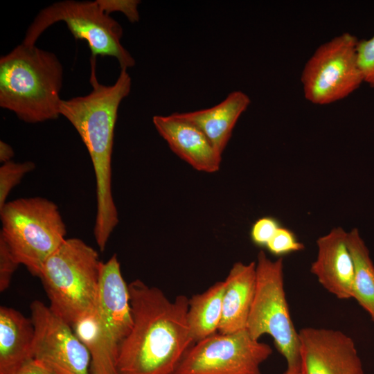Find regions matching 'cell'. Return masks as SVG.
<instances>
[{
    "label": "cell",
    "instance_id": "6da1fadb",
    "mask_svg": "<svg viewBox=\"0 0 374 374\" xmlns=\"http://www.w3.org/2000/svg\"><path fill=\"white\" fill-rule=\"evenodd\" d=\"M133 324L120 346L118 374H173L194 343L188 323L189 299L169 300L141 280L128 285Z\"/></svg>",
    "mask_w": 374,
    "mask_h": 374
},
{
    "label": "cell",
    "instance_id": "7a4b0ae2",
    "mask_svg": "<svg viewBox=\"0 0 374 374\" xmlns=\"http://www.w3.org/2000/svg\"><path fill=\"white\" fill-rule=\"evenodd\" d=\"M91 92L62 99L60 114L76 130L90 156L96 177V215L94 238L100 251L118 223L112 190V155L114 129L122 100L130 93L132 79L127 70L112 85L100 84L96 75V59H90Z\"/></svg>",
    "mask_w": 374,
    "mask_h": 374
},
{
    "label": "cell",
    "instance_id": "3957f363",
    "mask_svg": "<svg viewBox=\"0 0 374 374\" xmlns=\"http://www.w3.org/2000/svg\"><path fill=\"white\" fill-rule=\"evenodd\" d=\"M62 82L55 54L21 43L0 58V107L28 123L55 120Z\"/></svg>",
    "mask_w": 374,
    "mask_h": 374
},
{
    "label": "cell",
    "instance_id": "277c9868",
    "mask_svg": "<svg viewBox=\"0 0 374 374\" xmlns=\"http://www.w3.org/2000/svg\"><path fill=\"white\" fill-rule=\"evenodd\" d=\"M132 324L128 285L114 254L101 265L96 309L71 326L89 352L91 374H118L119 348Z\"/></svg>",
    "mask_w": 374,
    "mask_h": 374
},
{
    "label": "cell",
    "instance_id": "5b68a950",
    "mask_svg": "<svg viewBox=\"0 0 374 374\" xmlns=\"http://www.w3.org/2000/svg\"><path fill=\"white\" fill-rule=\"evenodd\" d=\"M102 262L82 240L66 239L44 262L39 278L50 309L71 326L97 305Z\"/></svg>",
    "mask_w": 374,
    "mask_h": 374
},
{
    "label": "cell",
    "instance_id": "8992f818",
    "mask_svg": "<svg viewBox=\"0 0 374 374\" xmlns=\"http://www.w3.org/2000/svg\"><path fill=\"white\" fill-rule=\"evenodd\" d=\"M0 216V238L19 264L39 277L44 262L66 240L58 206L46 198L23 197L6 202Z\"/></svg>",
    "mask_w": 374,
    "mask_h": 374
},
{
    "label": "cell",
    "instance_id": "52a82bcc",
    "mask_svg": "<svg viewBox=\"0 0 374 374\" xmlns=\"http://www.w3.org/2000/svg\"><path fill=\"white\" fill-rule=\"evenodd\" d=\"M256 283L246 329L254 339L270 335L287 362L286 372L301 371L299 333L290 316L284 288L283 258L272 260L261 250L257 256Z\"/></svg>",
    "mask_w": 374,
    "mask_h": 374
},
{
    "label": "cell",
    "instance_id": "ba28073f",
    "mask_svg": "<svg viewBox=\"0 0 374 374\" xmlns=\"http://www.w3.org/2000/svg\"><path fill=\"white\" fill-rule=\"evenodd\" d=\"M58 21L65 22L76 39L87 42L91 58L96 59L98 55L114 57L121 70L135 65L134 59L121 43L122 27L96 1L64 0L41 10L27 29L22 43L35 46L39 36Z\"/></svg>",
    "mask_w": 374,
    "mask_h": 374
},
{
    "label": "cell",
    "instance_id": "9c48e42d",
    "mask_svg": "<svg viewBox=\"0 0 374 374\" xmlns=\"http://www.w3.org/2000/svg\"><path fill=\"white\" fill-rule=\"evenodd\" d=\"M357 37L344 33L320 45L303 69V94L312 104L326 105L342 100L364 82L357 57Z\"/></svg>",
    "mask_w": 374,
    "mask_h": 374
},
{
    "label": "cell",
    "instance_id": "30bf717a",
    "mask_svg": "<svg viewBox=\"0 0 374 374\" xmlns=\"http://www.w3.org/2000/svg\"><path fill=\"white\" fill-rule=\"evenodd\" d=\"M272 352L247 329L215 333L193 344L173 374H261L260 366Z\"/></svg>",
    "mask_w": 374,
    "mask_h": 374
},
{
    "label": "cell",
    "instance_id": "8fae6325",
    "mask_svg": "<svg viewBox=\"0 0 374 374\" xmlns=\"http://www.w3.org/2000/svg\"><path fill=\"white\" fill-rule=\"evenodd\" d=\"M30 310L35 327L33 358L55 374H91L89 352L72 327L40 301H33Z\"/></svg>",
    "mask_w": 374,
    "mask_h": 374
},
{
    "label": "cell",
    "instance_id": "7c38bea8",
    "mask_svg": "<svg viewBox=\"0 0 374 374\" xmlns=\"http://www.w3.org/2000/svg\"><path fill=\"white\" fill-rule=\"evenodd\" d=\"M299 333L302 374H364L355 344L343 332L306 327Z\"/></svg>",
    "mask_w": 374,
    "mask_h": 374
},
{
    "label": "cell",
    "instance_id": "4fadbf2b",
    "mask_svg": "<svg viewBox=\"0 0 374 374\" xmlns=\"http://www.w3.org/2000/svg\"><path fill=\"white\" fill-rule=\"evenodd\" d=\"M347 233L339 226L319 237L317 256L310 269L324 289L341 300L353 298L354 266Z\"/></svg>",
    "mask_w": 374,
    "mask_h": 374
},
{
    "label": "cell",
    "instance_id": "5bb4252c",
    "mask_svg": "<svg viewBox=\"0 0 374 374\" xmlns=\"http://www.w3.org/2000/svg\"><path fill=\"white\" fill-rule=\"evenodd\" d=\"M152 122L171 150L194 169L207 173L220 170L222 155L195 125L175 113L154 116Z\"/></svg>",
    "mask_w": 374,
    "mask_h": 374
},
{
    "label": "cell",
    "instance_id": "9a60e30c",
    "mask_svg": "<svg viewBox=\"0 0 374 374\" xmlns=\"http://www.w3.org/2000/svg\"><path fill=\"white\" fill-rule=\"evenodd\" d=\"M222 315L218 332L233 333L246 329L256 283V262L235 263L225 279Z\"/></svg>",
    "mask_w": 374,
    "mask_h": 374
},
{
    "label": "cell",
    "instance_id": "2e32d148",
    "mask_svg": "<svg viewBox=\"0 0 374 374\" xmlns=\"http://www.w3.org/2000/svg\"><path fill=\"white\" fill-rule=\"evenodd\" d=\"M250 103V98L245 93L234 91L212 107L175 114L198 127L222 155L238 118Z\"/></svg>",
    "mask_w": 374,
    "mask_h": 374
},
{
    "label": "cell",
    "instance_id": "e0dca14e",
    "mask_svg": "<svg viewBox=\"0 0 374 374\" xmlns=\"http://www.w3.org/2000/svg\"><path fill=\"white\" fill-rule=\"evenodd\" d=\"M35 327L18 310L0 308V374H15L33 359Z\"/></svg>",
    "mask_w": 374,
    "mask_h": 374
},
{
    "label": "cell",
    "instance_id": "ac0fdd59",
    "mask_svg": "<svg viewBox=\"0 0 374 374\" xmlns=\"http://www.w3.org/2000/svg\"><path fill=\"white\" fill-rule=\"evenodd\" d=\"M226 281H219L188 302L187 319L194 343L218 331L222 315Z\"/></svg>",
    "mask_w": 374,
    "mask_h": 374
},
{
    "label": "cell",
    "instance_id": "d6986e66",
    "mask_svg": "<svg viewBox=\"0 0 374 374\" xmlns=\"http://www.w3.org/2000/svg\"><path fill=\"white\" fill-rule=\"evenodd\" d=\"M347 243L354 266L353 299L369 314L374 322V264L357 229L348 232Z\"/></svg>",
    "mask_w": 374,
    "mask_h": 374
},
{
    "label": "cell",
    "instance_id": "ffe728a7",
    "mask_svg": "<svg viewBox=\"0 0 374 374\" xmlns=\"http://www.w3.org/2000/svg\"><path fill=\"white\" fill-rule=\"evenodd\" d=\"M35 165L32 161L4 163L0 167V209L6 204V199L12 189L19 184Z\"/></svg>",
    "mask_w": 374,
    "mask_h": 374
},
{
    "label": "cell",
    "instance_id": "44dd1931",
    "mask_svg": "<svg viewBox=\"0 0 374 374\" xmlns=\"http://www.w3.org/2000/svg\"><path fill=\"white\" fill-rule=\"evenodd\" d=\"M270 253L278 258L304 249L296 234L291 229L280 226L266 246Z\"/></svg>",
    "mask_w": 374,
    "mask_h": 374
},
{
    "label": "cell",
    "instance_id": "7402d4cb",
    "mask_svg": "<svg viewBox=\"0 0 374 374\" xmlns=\"http://www.w3.org/2000/svg\"><path fill=\"white\" fill-rule=\"evenodd\" d=\"M281 226L278 219L272 216H264L256 220L250 229L252 242L260 247H265L269 241Z\"/></svg>",
    "mask_w": 374,
    "mask_h": 374
},
{
    "label": "cell",
    "instance_id": "603a6c76",
    "mask_svg": "<svg viewBox=\"0 0 374 374\" xmlns=\"http://www.w3.org/2000/svg\"><path fill=\"white\" fill-rule=\"evenodd\" d=\"M357 57L364 82L374 88V35L358 41Z\"/></svg>",
    "mask_w": 374,
    "mask_h": 374
},
{
    "label": "cell",
    "instance_id": "cb8c5ba5",
    "mask_svg": "<svg viewBox=\"0 0 374 374\" xmlns=\"http://www.w3.org/2000/svg\"><path fill=\"white\" fill-rule=\"evenodd\" d=\"M19 265L4 240L0 238V291H6L10 286L12 277Z\"/></svg>",
    "mask_w": 374,
    "mask_h": 374
},
{
    "label": "cell",
    "instance_id": "d4e9b609",
    "mask_svg": "<svg viewBox=\"0 0 374 374\" xmlns=\"http://www.w3.org/2000/svg\"><path fill=\"white\" fill-rule=\"evenodd\" d=\"M101 9L107 15L113 12L123 13L132 22L139 20L138 6L140 1L137 0H96Z\"/></svg>",
    "mask_w": 374,
    "mask_h": 374
},
{
    "label": "cell",
    "instance_id": "484cf974",
    "mask_svg": "<svg viewBox=\"0 0 374 374\" xmlns=\"http://www.w3.org/2000/svg\"><path fill=\"white\" fill-rule=\"evenodd\" d=\"M15 374H55L44 362L32 359L19 368Z\"/></svg>",
    "mask_w": 374,
    "mask_h": 374
},
{
    "label": "cell",
    "instance_id": "4316f807",
    "mask_svg": "<svg viewBox=\"0 0 374 374\" xmlns=\"http://www.w3.org/2000/svg\"><path fill=\"white\" fill-rule=\"evenodd\" d=\"M15 152L12 148L5 141H0V161L3 163L12 161Z\"/></svg>",
    "mask_w": 374,
    "mask_h": 374
},
{
    "label": "cell",
    "instance_id": "83f0119b",
    "mask_svg": "<svg viewBox=\"0 0 374 374\" xmlns=\"http://www.w3.org/2000/svg\"><path fill=\"white\" fill-rule=\"evenodd\" d=\"M284 374H302V371L301 372H298V373H288V372H285Z\"/></svg>",
    "mask_w": 374,
    "mask_h": 374
}]
</instances>
